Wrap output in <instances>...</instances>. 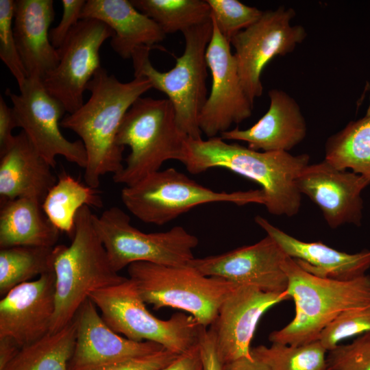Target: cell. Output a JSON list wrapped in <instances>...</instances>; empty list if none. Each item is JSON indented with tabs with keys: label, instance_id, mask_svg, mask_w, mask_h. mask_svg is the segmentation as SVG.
I'll return each instance as SVG.
<instances>
[{
	"label": "cell",
	"instance_id": "cell-31",
	"mask_svg": "<svg viewBox=\"0 0 370 370\" xmlns=\"http://www.w3.org/2000/svg\"><path fill=\"white\" fill-rule=\"evenodd\" d=\"M327 352L319 340L297 346L272 343L251 349L252 357L271 370H327Z\"/></svg>",
	"mask_w": 370,
	"mask_h": 370
},
{
	"label": "cell",
	"instance_id": "cell-38",
	"mask_svg": "<svg viewBox=\"0 0 370 370\" xmlns=\"http://www.w3.org/2000/svg\"><path fill=\"white\" fill-rule=\"evenodd\" d=\"M199 347L203 364V370H223L221 361L213 332L210 328H204L199 341Z\"/></svg>",
	"mask_w": 370,
	"mask_h": 370
},
{
	"label": "cell",
	"instance_id": "cell-26",
	"mask_svg": "<svg viewBox=\"0 0 370 370\" xmlns=\"http://www.w3.org/2000/svg\"><path fill=\"white\" fill-rule=\"evenodd\" d=\"M103 201L96 188L83 184L63 171L42 203V209L60 232L73 236L75 217L84 206L100 208Z\"/></svg>",
	"mask_w": 370,
	"mask_h": 370
},
{
	"label": "cell",
	"instance_id": "cell-34",
	"mask_svg": "<svg viewBox=\"0 0 370 370\" xmlns=\"http://www.w3.org/2000/svg\"><path fill=\"white\" fill-rule=\"evenodd\" d=\"M14 1L0 0V58L20 87L27 78V75L14 36Z\"/></svg>",
	"mask_w": 370,
	"mask_h": 370
},
{
	"label": "cell",
	"instance_id": "cell-5",
	"mask_svg": "<svg viewBox=\"0 0 370 370\" xmlns=\"http://www.w3.org/2000/svg\"><path fill=\"white\" fill-rule=\"evenodd\" d=\"M213 31L212 20L190 27L182 33L185 40L182 55L175 66L161 72L151 64L150 47L136 49L132 56L134 77H144L152 88L164 92L171 102L179 128L187 137L201 139L199 116L208 98V64L206 52Z\"/></svg>",
	"mask_w": 370,
	"mask_h": 370
},
{
	"label": "cell",
	"instance_id": "cell-33",
	"mask_svg": "<svg viewBox=\"0 0 370 370\" xmlns=\"http://www.w3.org/2000/svg\"><path fill=\"white\" fill-rule=\"evenodd\" d=\"M370 332V306L343 312L321 332L319 341L328 352L342 341Z\"/></svg>",
	"mask_w": 370,
	"mask_h": 370
},
{
	"label": "cell",
	"instance_id": "cell-11",
	"mask_svg": "<svg viewBox=\"0 0 370 370\" xmlns=\"http://www.w3.org/2000/svg\"><path fill=\"white\" fill-rule=\"evenodd\" d=\"M295 16L293 8L285 6L264 11L230 40L243 88L253 103L262 95L261 75L265 66L275 57L292 53L307 37L304 26L291 23Z\"/></svg>",
	"mask_w": 370,
	"mask_h": 370
},
{
	"label": "cell",
	"instance_id": "cell-7",
	"mask_svg": "<svg viewBox=\"0 0 370 370\" xmlns=\"http://www.w3.org/2000/svg\"><path fill=\"white\" fill-rule=\"evenodd\" d=\"M127 273L145 304L155 310L171 307L186 311L205 328L214 322L221 304L238 285L204 275L188 264L137 262L127 267Z\"/></svg>",
	"mask_w": 370,
	"mask_h": 370
},
{
	"label": "cell",
	"instance_id": "cell-29",
	"mask_svg": "<svg viewBox=\"0 0 370 370\" xmlns=\"http://www.w3.org/2000/svg\"><path fill=\"white\" fill-rule=\"evenodd\" d=\"M55 247V246H54ZM15 246L0 249V295L36 276L53 271V248Z\"/></svg>",
	"mask_w": 370,
	"mask_h": 370
},
{
	"label": "cell",
	"instance_id": "cell-20",
	"mask_svg": "<svg viewBox=\"0 0 370 370\" xmlns=\"http://www.w3.org/2000/svg\"><path fill=\"white\" fill-rule=\"evenodd\" d=\"M266 113L251 127L223 132L224 140H239L256 151L288 152L306 136L307 124L296 100L286 91L271 89Z\"/></svg>",
	"mask_w": 370,
	"mask_h": 370
},
{
	"label": "cell",
	"instance_id": "cell-23",
	"mask_svg": "<svg viewBox=\"0 0 370 370\" xmlns=\"http://www.w3.org/2000/svg\"><path fill=\"white\" fill-rule=\"evenodd\" d=\"M0 158V202L25 197L42 203L58 179L23 130Z\"/></svg>",
	"mask_w": 370,
	"mask_h": 370
},
{
	"label": "cell",
	"instance_id": "cell-35",
	"mask_svg": "<svg viewBox=\"0 0 370 370\" xmlns=\"http://www.w3.org/2000/svg\"><path fill=\"white\" fill-rule=\"evenodd\" d=\"M328 352L327 370H370V332Z\"/></svg>",
	"mask_w": 370,
	"mask_h": 370
},
{
	"label": "cell",
	"instance_id": "cell-13",
	"mask_svg": "<svg viewBox=\"0 0 370 370\" xmlns=\"http://www.w3.org/2000/svg\"><path fill=\"white\" fill-rule=\"evenodd\" d=\"M114 35L111 28L93 18H82L58 49L56 67L42 79L47 91L64 107L68 114L84 103V92L101 67L99 51Z\"/></svg>",
	"mask_w": 370,
	"mask_h": 370
},
{
	"label": "cell",
	"instance_id": "cell-42",
	"mask_svg": "<svg viewBox=\"0 0 370 370\" xmlns=\"http://www.w3.org/2000/svg\"><path fill=\"white\" fill-rule=\"evenodd\" d=\"M223 370H271L263 362L255 358H241L223 365Z\"/></svg>",
	"mask_w": 370,
	"mask_h": 370
},
{
	"label": "cell",
	"instance_id": "cell-4",
	"mask_svg": "<svg viewBox=\"0 0 370 370\" xmlns=\"http://www.w3.org/2000/svg\"><path fill=\"white\" fill-rule=\"evenodd\" d=\"M283 268L295 312L286 326L269 334L271 343L297 346L319 340L323 330L341 313L370 306L369 275L349 281L319 278L288 256Z\"/></svg>",
	"mask_w": 370,
	"mask_h": 370
},
{
	"label": "cell",
	"instance_id": "cell-41",
	"mask_svg": "<svg viewBox=\"0 0 370 370\" xmlns=\"http://www.w3.org/2000/svg\"><path fill=\"white\" fill-rule=\"evenodd\" d=\"M21 347L12 338L0 337V370L5 367L15 358Z\"/></svg>",
	"mask_w": 370,
	"mask_h": 370
},
{
	"label": "cell",
	"instance_id": "cell-36",
	"mask_svg": "<svg viewBox=\"0 0 370 370\" xmlns=\"http://www.w3.org/2000/svg\"><path fill=\"white\" fill-rule=\"evenodd\" d=\"M85 0H62V14L58 25L49 31L52 45L58 49L65 42L69 34L81 19Z\"/></svg>",
	"mask_w": 370,
	"mask_h": 370
},
{
	"label": "cell",
	"instance_id": "cell-28",
	"mask_svg": "<svg viewBox=\"0 0 370 370\" xmlns=\"http://www.w3.org/2000/svg\"><path fill=\"white\" fill-rule=\"evenodd\" d=\"M74 319L58 332L21 349L3 370H68L76 339Z\"/></svg>",
	"mask_w": 370,
	"mask_h": 370
},
{
	"label": "cell",
	"instance_id": "cell-15",
	"mask_svg": "<svg viewBox=\"0 0 370 370\" xmlns=\"http://www.w3.org/2000/svg\"><path fill=\"white\" fill-rule=\"evenodd\" d=\"M287 257L275 241L267 235L253 245L218 255L194 258L188 265L206 276L252 286L267 293H283L288 286L283 268Z\"/></svg>",
	"mask_w": 370,
	"mask_h": 370
},
{
	"label": "cell",
	"instance_id": "cell-30",
	"mask_svg": "<svg viewBox=\"0 0 370 370\" xmlns=\"http://www.w3.org/2000/svg\"><path fill=\"white\" fill-rule=\"evenodd\" d=\"M166 34L181 32L211 20L206 0H131Z\"/></svg>",
	"mask_w": 370,
	"mask_h": 370
},
{
	"label": "cell",
	"instance_id": "cell-14",
	"mask_svg": "<svg viewBox=\"0 0 370 370\" xmlns=\"http://www.w3.org/2000/svg\"><path fill=\"white\" fill-rule=\"evenodd\" d=\"M212 23V35L206 52L212 86L198 119L201 133L208 138L249 118L254 104L243 88L230 42Z\"/></svg>",
	"mask_w": 370,
	"mask_h": 370
},
{
	"label": "cell",
	"instance_id": "cell-10",
	"mask_svg": "<svg viewBox=\"0 0 370 370\" xmlns=\"http://www.w3.org/2000/svg\"><path fill=\"white\" fill-rule=\"evenodd\" d=\"M92 223L116 272L137 262L188 265L195 258L193 251L199 243L197 237L182 226L163 232H143L134 227L129 215L116 206L100 216L93 214Z\"/></svg>",
	"mask_w": 370,
	"mask_h": 370
},
{
	"label": "cell",
	"instance_id": "cell-9",
	"mask_svg": "<svg viewBox=\"0 0 370 370\" xmlns=\"http://www.w3.org/2000/svg\"><path fill=\"white\" fill-rule=\"evenodd\" d=\"M89 299L115 332L136 341H150L177 355L198 345L202 330L191 315L173 314L168 320L153 315L146 308L133 282L123 283L92 293Z\"/></svg>",
	"mask_w": 370,
	"mask_h": 370
},
{
	"label": "cell",
	"instance_id": "cell-25",
	"mask_svg": "<svg viewBox=\"0 0 370 370\" xmlns=\"http://www.w3.org/2000/svg\"><path fill=\"white\" fill-rule=\"evenodd\" d=\"M0 203L1 248L57 245L60 231L45 214L42 203L25 197Z\"/></svg>",
	"mask_w": 370,
	"mask_h": 370
},
{
	"label": "cell",
	"instance_id": "cell-17",
	"mask_svg": "<svg viewBox=\"0 0 370 370\" xmlns=\"http://www.w3.org/2000/svg\"><path fill=\"white\" fill-rule=\"evenodd\" d=\"M296 183L299 193L319 206L331 228L346 223L360 225L363 209L361 193L370 184L364 176L339 170L324 159L308 164Z\"/></svg>",
	"mask_w": 370,
	"mask_h": 370
},
{
	"label": "cell",
	"instance_id": "cell-39",
	"mask_svg": "<svg viewBox=\"0 0 370 370\" xmlns=\"http://www.w3.org/2000/svg\"><path fill=\"white\" fill-rule=\"evenodd\" d=\"M12 107H9L3 96H0V156L5 152L14 141L12 130L17 127Z\"/></svg>",
	"mask_w": 370,
	"mask_h": 370
},
{
	"label": "cell",
	"instance_id": "cell-24",
	"mask_svg": "<svg viewBox=\"0 0 370 370\" xmlns=\"http://www.w3.org/2000/svg\"><path fill=\"white\" fill-rule=\"evenodd\" d=\"M82 18L97 19L109 26L114 32L111 47L123 59L132 58L138 47L152 49L166 36L160 27L131 1L87 0Z\"/></svg>",
	"mask_w": 370,
	"mask_h": 370
},
{
	"label": "cell",
	"instance_id": "cell-3",
	"mask_svg": "<svg viewBox=\"0 0 370 370\" xmlns=\"http://www.w3.org/2000/svg\"><path fill=\"white\" fill-rule=\"evenodd\" d=\"M92 215L89 206L81 208L71 243L53 248L56 311L50 333L69 324L92 293L127 280L112 268L95 230Z\"/></svg>",
	"mask_w": 370,
	"mask_h": 370
},
{
	"label": "cell",
	"instance_id": "cell-40",
	"mask_svg": "<svg viewBox=\"0 0 370 370\" xmlns=\"http://www.w3.org/2000/svg\"><path fill=\"white\" fill-rule=\"evenodd\" d=\"M160 370H203L199 343Z\"/></svg>",
	"mask_w": 370,
	"mask_h": 370
},
{
	"label": "cell",
	"instance_id": "cell-8",
	"mask_svg": "<svg viewBox=\"0 0 370 370\" xmlns=\"http://www.w3.org/2000/svg\"><path fill=\"white\" fill-rule=\"evenodd\" d=\"M125 208L146 223L164 225L200 205L228 202L243 206L264 204L261 189L217 192L191 180L174 168L150 173L121 193Z\"/></svg>",
	"mask_w": 370,
	"mask_h": 370
},
{
	"label": "cell",
	"instance_id": "cell-21",
	"mask_svg": "<svg viewBox=\"0 0 370 370\" xmlns=\"http://www.w3.org/2000/svg\"><path fill=\"white\" fill-rule=\"evenodd\" d=\"M256 223L304 270L319 278L349 281L365 275L370 267V250L347 254L321 242L300 241L257 215Z\"/></svg>",
	"mask_w": 370,
	"mask_h": 370
},
{
	"label": "cell",
	"instance_id": "cell-27",
	"mask_svg": "<svg viewBox=\"0 0 370 370\" xmlns=\"http://www.w3.org/2000/svg\"><path fill=\"white\" fill-rule=\"evenodd\" d=\"M325 160L339 170L350 169L370 181V106L362 118L350 121L328 138Z\"/></svg>",
	"mask_w": 370,
	"mask_h": 370
},
{
	"label": "cell",
	"instance_id": "cell-19",
	"mask_svg": "<svg viewBox=\"0 0 370 370\" xmlns=\"http://www.w3.org/2000/svg\"><path fill=\"white\" fill-rule=\"evenodd\" d=\"M97 309L88 298L75 316L76 339L68 370H96L164 349L153 342H136L119 335L106 323Z\"/></svg>",
	"mask_w": 370,
	"mask_h": 370
},
{
	"label": "cell",
	"instance_id": "cell-1",
	"mask_svg": "<svg viewBox=\"0 0 370 370\" xmlns=\"http://www.w3.org/2000/svg\"><path fill=\"white\" fill-rule=\"evenodd\" d=\"M309 160L306 153L256 151L215 136L207 140L188 137L178 160L192 174L223 168L256 182L264 193L267 211L291 217L301 206L296 180Z\"/></svg>",
	"mask_w": 370,
	"mask_h": 370
},
{
	"label": "cell",
	"instance_id": "cell-32",
	"mask_svg": "<svg viewBox=\"0 0 370 370\" xmlns=\"http://www.w3.org/2000/svg\"><path fill=\"white\" fill-rule=\"evenodd\" d=\"M211 19L221 34L230 42L239 32L256 23L262 15L256 7L247 5L238 0H206Z\"/></svg>",
	"mask_w": 370,
	"mask_h": 370
},
{
	"label": "cell",
	"instance_id": "cell-6",
	"mask_svg": "<svg viewBox=\"0 0 370 370\" xmlns=\"http://www.w3.org/2000/svg\"><path fill=\"white\" fill-rule=\"evenodd\" d=\"M188 137L178 127L168 99L140 97L125 114L117 143L130 148L122 170L113 175L116 184L131 186L160 170L164 162L178 160Z\"/></svg>",
	"mask_w": 370,
	"mask_h": 370
},
{
	"label": "cell",
	"instance_id": "cell-2",
	"mask_svg": "<svg viewBox=\"0 0 370 370\" xmlns=\"http://www.w3.org/2000/svg\"><path fill=\"white\" fill-rule=\"evenodd\" d=\"M151 88V83L144 77H134L123 83L101 67L88 84L90 92L88 101L62 119L60 127L77 134L84 144L86 185L97 188L102 176L122 170L125 147L117 143L119 127L134 102Z\"/></svg>",
	"mask_w": 370,
	"mask_h": 370
},
{
	"label": "cell",
	"instance_id": "cell-16",
	"mask_svg": "<svg viewBox=\"0 0 370 370\" xmlns=\"http://www.w3.org/2000/svg\"><path fill=\"white\" fill-rule=\"evenodd\" d=\"M291 299L287 291L267 293L248 285H238L221 304L210 326L223 363L253 358L251 342L262 315L275 304Z\"/></svg>",
	"mask_w": 370,
	"mask_h": 370
},
{
	"label": "cell",
	"instance_id": "cell-18",
	"mask_svg": "<svg viewBox=\"0 0 370 370\" xmlns=\"http://www.w3.org/2000/svg\"><path fill=\"white\" fill-rule=\"evenodd\" d=\"M53 271L22 283L0 301V337L14 338L22 348L50 332L56 311Z\"/></svg>",
	"mask_w": 370,
	"mask_h": 370
},
{
	"label": "cell",
	"instance_id": "cell-37",
	"mask_svg": "<svg viewBox=\"0 0 370 370\" xmlns=\"http://www.w3.org/2000/svg\"><path fill=\"white\" fill-rule=\"evenodd\" d=\"M179 355L166 349L121 360L96 370H160L173 361Z\"/></svg>",
	"mask_w": 370,
	"mask_h": 370
},
{
	"label": "cell",
	"instance_id": "cell-22",
	"mask_svg": "<svg viewBox=\"0 0 370 370\" xmlns=\"http://www.w3.org/2000/svg\"><path fill=\"white\" fill-rule=\"evenodd\" d=\"M54 18L53 0L14 1V36L27 77L42 79L58 64V51L49 39Z\"/></svg>",
	"mask_w": 370,
	"mask_h": 370
},
{
	"label": "cell",
	"instance_id": "cell-12",
	"mask_svg": "<svg viewBox=\"0 0 370 370\" xmlns=\"http://www.w3.org/2000/svg\"><path fill=\"white\" fill-rule=\"evenodd\" d=\"M19 93L5 90L12 104L18 126L22 128L40 155L53 167L56 157L84 169L87 157L81 140L71 141L60 131L66 112L63 105L45 89L42 79L28 77Z\"/></svg>",
	"mask_w": 370,
	"mask_h": 370
}]
</instances>
